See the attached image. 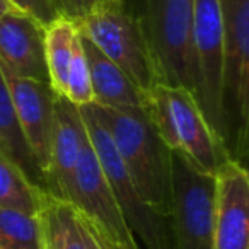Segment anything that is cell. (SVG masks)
<instances>
[{
	"label": "cell",
	"instance_id": "cell-18",
	"mask_svg": "<svg viewBox=\"0 0 249 249\" xmlns=\"http://www.w3.org/2000/svg\"><path fill=\"white\" fill-rule=\"evenodd\" d=\"M43 190L36 188L26 174L0 152V207L38 213Z\"/></svg>",
	"mask_w": 249,
	"mask_h": 249
},
{
	"label": "cell",
	"instance_id": "cell-13",
	"mask_svg": "<svg viewBox=\"0 0 249 249\" xmlns=\"http://www.w3.org/2000/svg\"><path fill=\"white\" fill-rule=\"evenodd\" d=\"M5 80L11 90L12 104L18 114L22 135L45 176L50 157V143H52L56 94L53 92L50 84L35 79L5 77Z\"/></svg>",
	"mask_w": 249,
	"mask_h": 249
},
{
	"label": "cell",
	"instance_id": "cell-15",
	"mask_svg": "<svg viewBox=\"0 0 249 249\" xmlns=\"http://www.w3.org/2000/svg\"><path fill=\"white\" fill-rule=\"evenodd\" d=\"M0 152L12 160L29 181L39 190H45V176L36 164L31 150H29L22 130L19 126L18 114L12 104L11 90H9L5 75L0 70Z\"/></svg>",
	"mask_w": 249,
	"mask_h": 249
},
{
	"label": "cell",
	"instance_id": "cell-8",
	"mask_svg": "<svg viewBox=\"0 0 249 249\" xmlns=\"http://www.w3.org/2000/svg\"><path fill=\"white\" fill-rule=\"evenodd\" d=\"M193 62L195 99L203 111L210 128L224 143V118H222L224 18H222L220 0H195Z\"/></svg>",
	"mask_w": 249,
	"mask_h": 249
},
{
	"label": "cell",
	"instance_id": "cell-21",
	"mask_svg": "<svg viewBox=\"0 0 249 249\" xmlns=\"http://www.w3.org/2000/svg\"><path fill=\"white\" fill-rule=\"evenodd\" d=\"M79 225L84 249H113V242L106 237V234L82 213H79Z\"/></svg>",
	"mask_w": 249,
	"mask_h": 249
},
{
	"label": "cell",
	"instance_id": "cell-20",
	"mask_svg": "<svg viewBox=\"0 0 249 249\" xmlns=\"http://www.w3.org/2000/svg\"><path fill=\"white\" fill-rule=\"evenodd\" d=\"M103 0H50L52 9L56 18L69 19V21L80 22L92 7H96Z\"/></svg>",
	"mask_w": 249,
	"mask_h": 249
},
{
	"label": "cell",
	"instance_id": "cell-10",
	"mask_svg": "<svg viewBox=\"0 0 249 249\" xmlns=\"http://www.w3.org/2000/svg\"><path fill=\"white\" fill-rule=\"evenodd\" d=\"M215 190L212 249H249V174L234 159L222 162Z\"/></svg>",
	"mask_w": 249,
	"mask_h": 249
},
{
	"label": "cell",
	"instance_id": "cell-24",
	"mask_svg": "<svg viewBox=\"0 0 249 249\" xmlns=\"http://www.w3.org/2000/svg\"><path fill=\"white\" fill-rule=\"evenodd\" d=\"M113 249H140V246L135 241V237H132L130 241L121 242V244H113Z\"/></svg>",
	"mask_w": 249,
	"mask_h": 249
},
{
	"label": "cell",
	"instance_id": "cell-11",
	"mask_svg": "<svg viewBox=\"0 0 249 249\" xmlns=\"http://www.w3.org/2000/svg\"><path fill=\"white\" fill-rule=\"evenodd\" d=\"M87 142L89 133L80 106H75L65 97L56 96L50 157L45 173L46 193L67 201L77 160Z\"/></svg>",
	"mask_w": 249,
	"mask_h": 249
},
{
	"label": "cell",
	"instance_id": "cell-9",
	"mask_svg": "<svg viewBox=\"0 0 249 249\" xmlns=\"http://www.w3.org/2000/svg\"><path fill=\"white\" fill-rule=\"evenodd\" d=\"M67 201L73 205L79 213L92 220L113 244H121L133 237L124 224L90 140L86 143L77 160Z\"/></svg>",
	"mask_w": 249,
	"mask_h": 249
},
{
	"label": "cell",
	"instance_id": "cell-2",
	"mask_svg": "<svg viewBox=\"0 0 249 249\" xmlns=\"http://www.w3.org/2000/svg\"><path fill=\"white\" fill-rule=\"evenodd\" d=\"M156 69L157 82L195 96V0H128Z\"/></svg>",
	"mask_w": 249,
	"mask_h": 249
},
{
	"label": "cell",
	"instance_id": "cell-17",
	"mask_svg": "<svg viewBox=\"0 0 249 249\" xmlns=\"http://www.w3.org/2000/svg\"><path fill=\"white\" fill-rule=\"evenodd\" d=\"M38 217L45 249H84L79 212L73 205L43 191Z\"/></svg>",
	"mask_w": 249,
	"mask_h": 249
},
{
	"label": "cell",
	"instance_id": "cell-7",
	"mask_svg": "<svg viewBox=\"0 0 249 249\" xmlns=\"http://www.w3.org/2000/svg\"><path fill=\"white\" fill-rule=\"evenodd\" d=\"M217 178L171 150V229L174 249H212Z\"/></svg>",
	"mask_w": 249,
	"mask_h": 249
},
{
	"label": "cell",
	"instance_id": "cell-22",
	"mask_svg": "<svg viewBox=\"0 0 249 249\" xmlns=\"http://www.w3.org/2000/svg\"><path fill=\"white\" fill-rule=\"evenodd\" d=\"M11 2L21 12H26L28 16L35 18L43 26H48L50 22H53L56 19L50 0H11Z\"/></svg>",
	"mask_w": 249,
	"mask_h": 249
},
{
	"label": "cell",
	"instance_id": "cell-19",
	"mask_svg": "<svg viewBox=\"0 0 249 249\" xmlns=\"http://www.w3.org/2000/svg\"><path fill=\"white\" fill-rule=\"evenodd\" d=\"M0 249H45L38 213L0 207Z\"/></svg>",
	"mask_w": 249,
	"mask_h": 249
},
{
	"label": "cell",
	"instance_id": "cell-6",
	"mask_svg": "<svg viewBox=\"0 0 249 249\" xmlns=\"http://www.w3.org/2000/svg\"><path fill=\"white\" fill-rule=\"evenodd\" d=\"M77 26L80 35L120 67L143 94L159 84L128 0H103Z\"/></svg>",
	"mask_w": 249,
	"mask_h": 249
},
{
	"label": "cell",
	"instance_id": "cell-12",
	"mask_svg": "<svg viewBox=\"0 0 249 249\" xmlns=\"http://www.w3.org/2000/svg\"><path fill=\"white\" fill-rule=\"evenodd\" d=\"M45 28L21 11L0 19V70L5 77L50 84L45 60Z\"/></svg>",
	"mask_w": 249,
	"mask_h": 249
},
{
	"label": "cell",
	"instance_id": "cell-1",
	"mask_svg": "<svg viewBox=\"0 0 249 249\" xmlns=\"http://www.w3.org/2000/svg\"><path fill=\"white\" fill-rule=\"evenodd\" d=\"M94 107L140 196L157 212L169 215L171 150L159 139L145 107Z\"/></svg>",
	"mask_w": 249,
	"mask_h": 249
},
{
	"label": "cell",
	"instance_id": "cell-23",
	"mask_svg": "<svg viewBox=\"0 0 249 249\" xmlns=\"http://www.w3.org/2000/svg\"><path fill=\"white\" fill-rule=\"evenodd\" d=\"M19 11L14 4H12L11 0H0V19L4 18V16L11 14V12H16Z\"/></svg>",
	"mask_w": 249,
	"mask_h": 249
},
{
	"label": "cell",
	"instance_id": "cell-14",
	"mask_svg": "<svg viewBox=\"0 0 249 249\" xmlns=\"http://www.w3.org/2000/svg\"><path fill=\"white\" fill-rule=\"evenodd\" d=\"M82 46L89 63L94 104L103 107H114V109H132V107L145 106L147 94H143L120 67L106 58L84 36Z\"/></svg>",
	"mask_w": 249,
	"mask_h": 249
},
{
	"label": "cell",
	"instance_id": "cell-3",
	"mask_svg": "<svg viewBox=\"0 0 249 249\" xmlns=\"http://www.w3.org/2000/svg\"><path fill=\"white\" fill-rule=\"evenodd\" d=\"M143 107L164 145L184 154L201 171L215 174L231 159L190 90L157 84L147 92Z\"/></svg>",
	"mask_w": 249,
	"mask_h": 249
},
{
	"label": "cell",
	"instance_id": "cell-4",
	"mask_svg": "<svg viewBox=\"0 0 249 249\" xmlns=\"http://www.w3.org/2000/svg\"><path fill=\"white\" fill-rule=\"evenodd\" d=\"M224 18L222 118L229 157L242 162L249 133V0H220Z\"/></svg>",
	"mask_w": 249,
	"mask_h": 249
},
{
	"label": "cell",
	"instance_id": "cell-5",
	"mask_svg": "<svg viewBox=\"0 0 249 249\" xmlns=\"http://www.w3.org/2000/svg\"><path fill=\"white\" fill-rule=\"evenodd\" d=\"M90 145L107 178L123 220L140 249H174L169 215L152 208L137 191L94 104L80 106Z\"/></svg>",
	"mask_w": 249,
	"mask_h": 249
},
{
	"label": "cell",
	"instance_id": "cell-16",
	"mask_svg": "<svg viewBox=\"0 0 249 249\" xmlns=\"http://www.w3.org/2000/svg\"><path fill=\"white\" fill-rule=\"evenodd\" d=\"M80 43L82 38L79 26L73 21L56 18L45 28V60L48 82L53 92L60 97L63 96L67 73Z\"/></svg>",
	"mask_w": 249,
	"mask_h": 249
}]
</instances>
